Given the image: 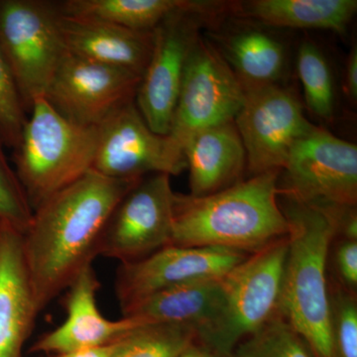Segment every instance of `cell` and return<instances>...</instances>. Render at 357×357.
<instances>
[{
    "instance_id": "cell-1",
    "label": "cell",
    "mask_w": 357,
    "mask_h": 357,
    "mask_svg": "<svg viewBox=\"0 0 357 357\" xmlns=\"http://www.w3.org/2000/svg\"><path fill=\"white\" fill-rule=\"evenodd\" d=\"M138 181L91 170L33 211L22 248L39 312L93 266L110 215Z\"/></svg>"
},
{
    "instance_id": "cell-2",
    "label": "cell",
    "mask_w": 357,
    "mask_h": 357,
    "mask_svg": "<svg viewBox=\"0 0 357 357\" xmlns=\"http://www.w3.org/2000/svg\"><path fill=\"white\" fill-rule=\"evenodd\" d=\"M279 171L251 176L222 191L176 194L172 245L255 252L288 236L279 203Z\"/></svg>"
},
{
    "instance_id": "cell-3",
    "label": "cell",
    "mask_w": 357,
    "mask_h": 357,
    "mask_svg": "<svg viewBox=\"0 0 357 357\" xmlns=\"http://www.w3.org/2000/svg\"><path fill=\"white\" fill-rule=\"evenodd\" d=\"M289 223L279 314L314 357H335L331 330L328 256L335 229L323 211L279 197Z\"/></svg>"
},
{
    "instance_id": "cell-4",
    "label": "cell",
    "mask_w": 357,
    "mask_h": 357,
    "mask_svg": "<svg viewBox=\"0 0 357 357\" xmlns=\"http://www.w3.org/2000/svg\"><path fill=\"white\" fill-rule=\"evenodd\" d=\"M96 141L98 128L73 123L45 98L35 100L13 156L33 211L91 170Z\"/></svg>"
},
{
    "instance_id": "cell-5",
    "label": "cell",
    "mask_w": 357,
    "mask_h": 357,
    "mask_svg": "<svg viewBox=\"0 0 357 357\" xmlns=\"http://www.w3.org/2000/svg\"><path fill=\"white\" fill-rule=\"evenodd\" d=\"M227 2L188 1L153 30V48L136 91L135 103L153 132L168 135L185 67L204 27L225 20Z\"/></svg>"
},
{
    "instance_id": "cell-6",
    "label": "cell",
    "mask_w": 357,
    "mask_h": 357,
    "mask_svg": "<svg viewBox=\"0 0 357 357\" xmlns=\"http://www.w3.org/2000/svg\"><path fill=\"white\" fill-rule=\"evenodd\" d=\"M287 253L286 236L250 253L223 275L222 314L202 344L218 357H229L279 314Z\"/></svg>"
},
{
    "instance_id": "cell-7",
    "label": "cell",
    "mask_w": 357,
    "mask_h": 357,
    "mask_svg": "<svg viewBox=\"0 0 357 357\" xmlns=\"http://www.w3.org/2000/svg\"><path fill=\"white\" fill-rule=\"evenodd\" d=\"M60 4L0 0V50L13 70L25 112L44 98L66 49Z\"/></svg>"
},
{
    "instance_id": "cell-8",
    "label": "cell",
    "mask_w": 357,
    "mask_h": 357,
    "mask_svg": "<svg viewBox=\"0 0 357 357\" xmlns=\"http://www.w3.org/2000/svg\"><path fill=\"white\" fill-rule=\"evenodd\" d=\"M278 190L279 197L314 208L356 206V145L312 126L291 150Z\"/></svg>"
},
{
    "instance_id": "cell-9",
    "label": "cell",
    "mask_w": 357,
    "mask_h": 357,
    "mask_svg": "<svg viewBox=\"0 0 357 357\" xmlns=\"http://www.w3.org/2000/svg\"><path fill=\"white\" fill-rule=\"evenodd\" d=\"M245 89L222 54L199 36L185 67L168 137L184 157L192 136L208 128L234 121L243 107Z\"/></svg>"
},
{
    "instance_id": "cell-10",
    "label": "cell",
    "mask_w": 357,
    "mask_h": 357,
    "mask_svg": "<svg viewBox=\"0 0 357 357\" xmlns=\"http://www.w3.org/2000/svg\"><path fill=\"white\" fill-rule=\"evenodd\" d=\"M234 121L250 177L280 172L295 143L314 126L299 98L283 84L245 89L243 107Z\"/></svg>"
},
{
    "instance_id": "cell-11",
    "label": "cell",
    "mask_w": 357,
    "mask_h": 357,
    "mask_svg": "<svg viewBox=\"0 0 357 357\" xmlns=\"http://www.w3.org/2000/svg\"><path fill=\"white\" fill-rule=\"evenodd\" d=\"M170 177L152 174L126 192L105 225L98 256L124 264L170 245L175 198Z\"/></svg>"
},
{
    "instance_id": "cell-12",
    "label": "cell",
    "mask_w": 357,
    "mask_h": 357,
    "mask_svg": "<svg viewBox=\"0 0 357 357\" xmlns=\"http://www.w3.org/2000/svg\"><path fill=\"white\" fill-rule=\"evenodd\" d=\"M184 157L168 136L153 132L136 107L135 100L115 110L98 126L91 170L117 180H140L152 174L178 175Z\"/></svg>"
},
{
    "instance_id": "cell-13",
    "label": "cell",
    "mask_w": 357,
    "mask_h": 357,
    "mask_svg": "<svg viewBox=\"0 0 357 357\" xmlns=\"http://www.w3.org/2000/svg\"><path fill=\"white\" fill-rule=\"evenodd\" d=\"M141 76L66 51L44 98L68 121L98 128L115 110L135 100Z\"/></svg>"
},
{
    "instance_id": "cell-14",
    "label": "cell",
    "mask_w": 357,
    "mask_h": 357,
    "mask_svg": "<svg viewBox=\"0 0 357 357\" xmlns=\"http://www.w3.org/2000/svg\"><path fill=\"white\" fill-rule=\"evenodd\" d=\"M248 253L223 248L170 245L119 265L114 290L121 312L160 291L206 279L220 278Z\"/></svg>"
},
{
    "instance_id": "cell-15",
    "label": "cell",
    "mask_w": 357,
    "mask_h": 357,
    "mask_svg": "<svg viewBox=\"0 0 357 357\" xmlns=\"http://www.w3.org/2000/svg\"><path fill=\"white\" fill-rule=\"evenodd\" d=\"M98 288L100 282L93 266L86 268L67 289L64 323L39 337L30 352L47 356L102 347L145 325L139 319L126 317L116 321L105 318L96 305Z\"/></svg>"
},
{
    "instance_id": "cell-16",
    "label": "cell",
    "mask_w": 357,
    "mask_h": 357,
    "mask_svg": "<svg viewBox=\"0 0 357 357\" xmlns=\"http://www.w3.org/2000/svg\"><path fill=\"white\" fill-rule=\"evenodd\" d=\"M39 312L23 255L22 232L0 225V357H24Z\"/></svg>"
},
{
    "instance_id": "cell-17",
    "label": "cell",
    "mask_w": 357,
    "mask_h": 357,
    "mask_svg": "<svg viewBox=\"0 0 357 357\" xmlns=\"http://www.w3.org/2000/svg\"><path fill=\"white\" fill-rule=\"evenodd\" d=\"M60 30L68 53L141 77L153 48V31H136L102 21L62 13Z\"/></svg>"
},
{
    "instance_id": "cell-18",
    "label": "cell",
    "mask_w": 357,
    "mask_h": 357,
    "mask_svg": "<svg viewBox=\"0 0 357 357\" xmlns=\"http://www.w3.org/2000/svg\"><path fill=\"white\" fill-rule=\"evenodd\" d=\"M243 20L215 33L213 45L244 89L282 84L288 72L287 45L266 26Z\"/></svg>"
},
{
    "instance_id": "cell-19",
    "label": "cell",
    "mask_w": 357,
    "mask_h": 357,
    "mask_svg": "<svg viewBox=\"0 0 357 357\" xmlns=\"http://www.w3.org/2000/svg\"><path fill=\"white\" fill-rule=\"evenodd\" d=\"M222 278L206 279L155 293L122 312V317L145 324L191 326L203 344L222 314Z\"/></svg>"
},
{
    "instance_id": "cell-20",
    "label": "cell",
    "mask_w": 357,
    "mask_h": 357,
    "mask_svg": "<svg viewBox=\"0 0 357 357\" xmlns=\"http://www.w3.org/2000/svg\"><path fill=\"white\" fill-rule=\"evenodd\" d=\"M192 196H206L243 180L246 153L234 121L204 129L184 149Z\"/></svg>"
},
{
    "instance_id": "cell-21",
    "label": "cell",
    "mask_w": 357,
    "mask_h": 357,
    "mask_svg": "<svg viewBox=\"0 0 357 357\" xmlns=\"http://www.w3.org/2000/svg\"><path fill=\"white\" fill-rule=\"evenodd\" d=\"M357 10L356 0H251L229 2V16L269 28L344 33Z\"/></svg>"
},
{
    "instance_id": "cell-22",
    "label": "cell",
    "mask_w": 357,
    "mask_h": 357,
    "mask_svg": "<svg viewBox=\"0 0 357 357\" xmlns=\"http://www.w3.org/2000/svg\"><path fill=\"white\" fill-rule=\"evenodd\" d=\"M189 0H68L61 13L70 17L102 21L136 31H153L169 14Z\"/></svg>"
},
{
    "instance_id": "cell-23",
    "label": "cell",
    "mask_w": 357,
    "mask_h": 357,
    "mask_svg": "<svg viewBox=\"0 0 357 357\" xmlns=\"http://www.w3.org/2000/svg\"><path fill=\"white\" fill-rule=\"evenodd\" d=\"M296 62L307 110L321 121H332L335 112V79L325 53L314 42L305 40L298 49Z\"/></svg>"
},
{
    "instance_id": "cell-24",
    "label": "cell",
    "mask_w": 357,
    "mask_h": 357,
    "mask_svg": "<svg viewBox=\"0 0 357 357\" xmlns=\"http://www.w3.org/2000/svg\"><path fill=\"white\" fill-rule=\"evenodd\" d=\"M198 342L191 326L145 324L121 338L114 357H177Z\"/></svg>"
},
{
    "instance_id": "cell-25",
    "label": "cell",
    "mask_w": 357,
    "mask_h": 357,
    "mask_svg": "<svg viewBox=\"0 0 357 357\" xmlns=\"http://www.w3.org/2000/svg\"><path fill=\"white\" fill-rule=\"evenodd\" d=\"M229 357H314L306 342L280 314L244 340Z\"/></svg>"
},
{
    "instance_id": "cell-26",
    "label": "cell",
    "mask_w": 357,
    "mask_h": 357,
    "mask_svg": "<svg viewBox=\"0 0 357 357\" xmlns=\"http://www.w3.org/2000/svg\"><path fill=\"white\" fill-rule=\"evenodd\" d=\"M328 291L335 356L357 357V294L342 288L330 276Z\"/></svg>"
},
{
    "instance_id": "cell-27",
    "label": "cell",
    "mask_w": 357,
    "mask_h": 357,
    "mask_svg": "<svg viewBox=\"0 0 357 357\" xmlns=\"http://www.w3.org/2000/svg\"><path fill=\"white\" fill-rule=\"evenodd\" d=\"M33 208L20 178L7 161L0 140V225L24 232L31 222Z\"/></svg>"
},
{
    "instance_id": "cell-28",
    "label": "cell",
    "mask_w": 357,
    "mask_h": 357,
    "mask_svg": "<svg viewBox=\"0 0 357 357\" xmlns=\"http://www.w3.org/2000/svg\"><path fill=\"white\" fill-rule=\"evenodd\" d=\"M26 119L27 112L13 70L0 50V140L4 146H17Z\"/></svg>"
},
{
    "instance_id": "cell-29",
    "label": "cell",
    "mask_w": 357,
    "mask_h": 357,
    "mask_svg": "<svg viewBox=\"0 0 357 357\" xmlns=\"http://www.w3.org/2000/svg\"><path fill=\"white\" fill-rule=\"evenodd\" d=\"M328 272L338 285L357 294V241L333 239L328 250Z\"/></svg>"
},
{
    "instance_id": "cell-30",
    "label": "cell",
    "mask_w": 357,
    "mask_h": 357,
    "mask_svg": "<svg viewBox=\"0 0 357 357\" xmlns=\"http://www.w3.org/2000/svg\"><path fill=\"white\" fill-rule=\"evenodd\" d=\"M344 93L352 103L357 100V48L352 47L347 57L344 73Z\"/></svg>"
},
{
    "instance_id": "cell-31",
    "label": "cell",
    "mask_w": 357,
    "mask_h": 357,
    "mask_svg": "<svg viewBox=\"0 0 357 357\" xmlns=\"http://www.w3.org/2000/svg\"><path fill=\"white\" fill-rule=\"evenodd\" d=\"M121 340L109 344L102 345V347L66 352V354H54V356H47L46 357H114Z\"/></svg>"
},
{
    "instance_id": "cell-32",
    "label": "cell",
    "mask_w": 357,
    "mask_h": 357,
    "mask_svg": "<svg viewBox=\"0 0 357 357\" xmlns=\"http://www.w3.org/2000/svg\"><path fill=\"white\" fill-rule=\"evenodd\" d=\"M177 357H218L217 354H213L211 349H208V347H204V345L199 344V342H196L191 345V347H188L185 351H183L182 354H178Z\"/></svg>"
}]
</instances>
